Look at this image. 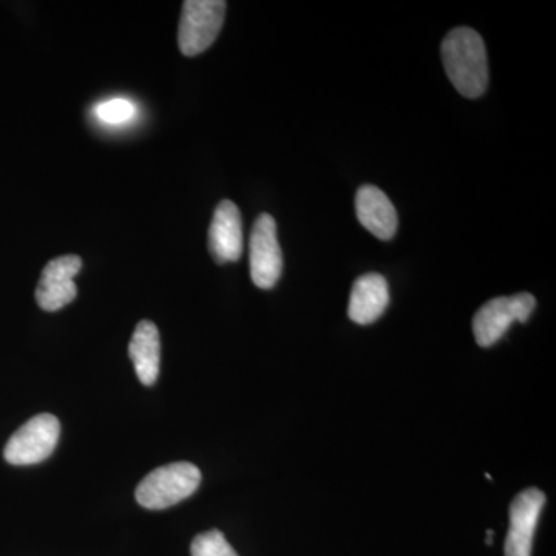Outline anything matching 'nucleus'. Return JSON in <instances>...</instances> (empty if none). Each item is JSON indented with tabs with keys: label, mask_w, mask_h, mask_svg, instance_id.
I'll use <instances>...</instances> for the list:
<instances>
[{
	"label": "nucleus",
	"mask_w": 556,
	"mask_h": 556,
	"mask_svg": "<svg viewBox=\"0 0 556 556\" xmlns=\"http://www.w3.org/2000/svg\"><path fill=\"white\" fill-rule=\"evenodd\" d=\"M442 62L455 89L466 98H479L489 86L484 40L471 28H455L442 42Z\"/></svg>",
	"instance_id": "nucleus-1"
},
{
	"label": "nucleus",
	"mask_w": 556,
	"mask_h": 556,
	"mask_svg": "<svg viewBox=\"0 0 556 556\" xmlns=\"http://www.w3.org/2000/svg\"><path fill=\"white\" fill-rule=\"evenodd\" d=\"M201 484L199 467L174 463L159 467L139 482L137 501L149 510H163L192 496Z\"/></svg>",
	"instance_id": "nucleus-2"
},
{
	"label": "nucleus",
	"mask_w": 556,
	"mask_h": 556,
	"mask_svg": "<svg viewBox=\"0 0 556 556\" xmlns=\"http://www.w3.org/2000/svg\"><path fill=\"white\" fill-rule=\"evenodd\" d=\"M228 3L223 0H186L178 28V46L185 56H199L218 38Z\"/></svg>",
	"instance_id": "nucleus-3"
},
{
	"label": "nucleus",
	"mask_w": 556,
	"mask_h": 556,
	"mask_svg": "<svg viewBox=\"0 0 556 556\" xmlns=\"http://www.w3.org/2000/svg\"><path fill=\"white\" fill-rule=\"evenodd\" d=\"M60 437L58 417L42 413L31 417L10 438L3 457L11 466H35L51 456Z\"/></svg>",
	"instance_id": "nucleus-4"
},
{
	"label": "nucleus",
	"mask_w": 556,
	"mask_h": 556,
	"mask_svg": "<svg viewBox=\"0 0 556 556\" xmlns=\"http://www.w3.org/2000/svg\"><path fill=\"white\" fill-rule=\"evenodd\" d=\"M536 300L529 292L490 300L473 318V332L479 346L495 345L515 321L526 324L535 309Z\"/></svg>",
	"instance_id": "nucleus-5"
},
{
	"label": "nucleus",
	"mask_w": 556,
	"mask_h": 556,
	"mask_svg": "<svg viewBox=\"0 0 556 556\" xmlns=\"http://www.w3.org/2000/svg\"><path fill=\"white\" fill-rule=\"evenodd\" d=\"M251 278L255 287L270 289L276 287L283 270V255L277 239L276 219L262 214L255 222L251 233Z\"/></svg>",
	"instance_id": "nucleus-6"
},
{
	"label": "nucleus",
	"mask_w": 556,
	"mask_h": 556,
	"mask_svg": "<svg viewBox=\"0 0 556 556\" xmlns=\"http://www.w3.org/2000/svg\"><path fill=\"white\" fill-rule=\"evenodd\" d=\"M80 268L83 260L78 255H62L47 263L36 288L39 308L54 313L72 303L78 295L73 278L78 276Z\"/></svg>",
	"instance_id": "nucleus-7"
},
{
	"label": "nucleus",
	"mask_w": 556,
	"mask_h": 556,
	"mask_svg": "<svg viewBox=\"0 0 556 556\" xmlns=\"http://www.w3.org/2000/svg\"><path fill=\"white\" fill-rule=\"evenodd\" d=\"M544 503L546 496L538 489H527L511 501L506 556H532L533 536Z\"/></svg>",
	"instance_id": "nucleus-8"
},
{
	"label": "nucleus",
	"mask_w": 556,
	"mask_h": 556,
	"mask_svg": "<svg viewBox=\"0 0 556 556\" xmlns=\"http://www.w3.org/2000/svg\"><path fill=\"white\" fill-rule=\"evenodd\" d=\"M208 251L219 265L237 262L243 254V222L232 201H222L215 208L208 228Z\"/></svg>",
	"instance_id": "nucleus-9"
},
{
	"label": "nucleus",
	"mask_w": 556,
	"mask_h": 556,
	"mask_svg": "<svg viewBox=\"0 0 556 556\" xmlns=\"http://www.w3.org/2000/svg\"><path fill=\"white\" fill-rule=\"evenodd\" d=\"M358 222L379 240L393 239L397 230V212L393 203L376 186H362L356 195Z\"/></svg>",
	"instance_id": "nucleus-10"
},
{
	"label": "nucleus",
	"mask_w": 556,
	"mask_h": 556,
	"mask_svg": "<svg viewBox=\"0 0 556 556\" xmlns=\"http://www.w3.org/2000/svg\"><path fill=\"white\" fill-rule=\"evenodd\" d=\"M390 303V289L386 277L380 274H367L358 277L351 289L348 316L357 325H371L383 313Z\"/></svg>",
	"instance_id": "nucleus-11"
},
{
	"label": "nucleus",
	"mask_w": 556,
	"mask_h": 556,
	"mask_svg": "<svg viewBox=\"0 0 556 556\" xmlns=\"http://www.w3.org/2000/svg\"><path fill=\"white\" fill-rule=\"evenodd\" d=\"M129 356L135 365L139 382L152 387L160 375L161 340L156 325L150 320L139 321L131 336Z\"/></svg>",
	"instance_id": "nucleus-12"
},
{
	"label": "nucleus",
	"mask_w": 556,
	"mask_h": 556,
	"mask_svg": "<svg viewBox=\"0 0 556 556\" xmlns=\"http://www.w3.org/2000/svg\"><path fill=\"white\" fill-rule=\"evenodd\" d=\"M192 556H239L219 530L201 533L192 541Z\"/></svg>",
	"instance_id": "nucleus-13"
},
{
	"label": "nucleus",
	"mask_w": 556,
	"mask_h": 556,
	"mask_svg": "<svg viewBox=\"0 0 556 556\" xmlns=\"http://www.w3.org/2000/svg\"><path fill=\"white\" fill-rule=\"evenodd\" d=\"M98 115L102 121L110 124L126 123L134 118L135 108L126 100H112L104 102L98 108Z\"/></svg>",
	"instance_id": "nucleus-14"
}]
</instances>
